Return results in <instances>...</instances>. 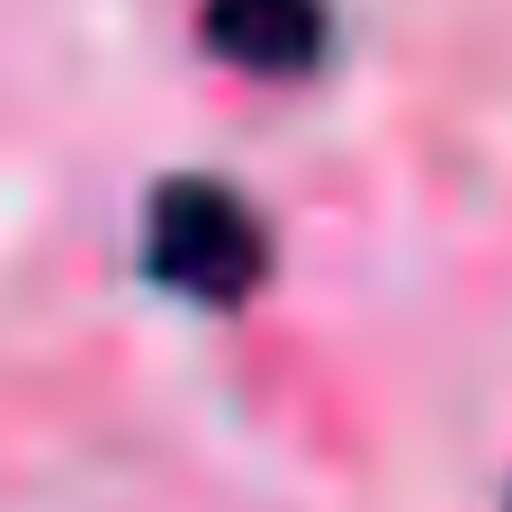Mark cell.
<instances>
[{
  "mask_svg": "<svg viewBox=\"0 0 512 512\" xmlns=\"http://www.w3.org/2000/svg\"><path fill=\"white\" fill-rule=\"evenodd\" d=\"M207 45L261 81H297L324 54V0H207Z\"/></svg>",
  "mask_w": 512,
  "mask_h": 512,
  "instance_id": "2",
  "label": "cell"
},
{
  "mask_svg": "<svg viewBox=\"0 0 512 512\" xmlns=\"http://www.w3.org/2000/svg\"><path fill=\"white\" fill-rule=\"evenodd\" d=\"M144 252H153V279H171L198 306H243L261 288V270H270V234H261V216L225 180H171V189H153Z\"/></svg>",
  "mask_w": 512,
  "mask_h": 512,
  "instance_id": "1",
  "label": "cell"
}]
</instances>
